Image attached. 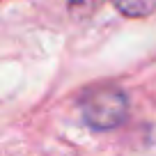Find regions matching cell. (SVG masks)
I'll return each mask as SVG.
<instances>
[{
	"label": "cell",
	"mask_w": 156,
	"mask_h": 156,
	"mask_svg": "<svg viewBox=\"0 0 156 156\" xmlns=\"http://www.w3.org/2000/svg\"><path fill=\"white\" fill-rule=\"evenodd\" d=\"M112 5L129 19H142L156 12V0H112Z\"/></svg>",
	"instance_id": "2"
},
{
	"label": "cell",
	"mask_w": 156,
	"mask_h": 156,
	"mask_svg": "<svg viewBox=\"0 0 156 156\" xmlns=\"http://www.w3.org/2000/svg\"><path fill=\"white\" fill-rule=\"evenodd\" d=\"M129 99L115 85H99L80 99L83 122L94 131H110L126 119Z\"/></svg>",
	"instance_id": "1"
},
{
	"label": "cell",
	"mask_w": 156,
	"mask_h": 156,
	"mask_svg": "<svg viewBox=\"0 0 156 156\" xmlns=\"http://www.w3.org/2000/svg\"><path fill=\"white\" fill-rule=\"evenodd\" d=\"M103 0H69V9L73 14H85V12H94Z\"/></svg>",
	"instance_id": "3"
}]
</instances>
